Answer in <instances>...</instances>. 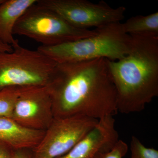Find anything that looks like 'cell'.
<instances>
[{
    "instance_id": "1",
    "label": "cell",
    "mask_w": 158,
    "mask_h": 158,
    "mask_svg": "<svg viewBox=\"0 0 158 158\" xmlns=\"http://www.w3.org/2000/svg\"><path fill=\"white\" fill-rule=\"evenodd\" d=\"M48 85L55 117L83 116L99 119L118 112L107 59L57 63Z\"/></svg>"
},
{
    "instance_id": "2",
    "label": "cell",
    "mask_w": 158,
    "mask_h": 158,
    "mask_svg": "<svg viewBox=\"0 0 158 158\" xmlns=\"http://www.w3.org/2000/svg\"><path fill=\"white\" fill-rule=\"evenodd\" d=\"M130 36L126 56L107 59L118 112L125 114L141 112L158 96V37Z\"/></svg>"
},
{
    "instance_id": "3",
    "label": "cell",
    "mask_w": 158,
    "mask_h": 158,
    "mask_svg": "<svg viewBox=\"0 0 158 158\" xmlns=\"http://www.w3.org/2000/svg\"><path fill=\"white\" fill-rule=\"evenodd\" d=\"M90 37L52 47L37 48L58 63L105 59L116 61L125 56L129 48L130 36L121 23L96 28Z\"/></svg>"
},
{
    "instance_id": "4",
    "label": "cell",
    "mask_w": 158,
    "mask_h": 158,
    "mask_svg": "<svg viewBox=\"0 0 158 158\" xmlns=\"http://www.w3.org/2000/svg\"><path fill=\"white\" fill-rule=\"evenodd\" d=\"M11 52H0V90L9 87L48 85L57 62L38 49L23 47L17 42Z\"/></svg>"
},
{
    "instance_id": "5",
    "label": "cell",
    "mask_w": 158,
    "mask_h": 158,
    "mask_svg": "<svg viewBox=\"0 0 158 158\" xmlns=\"http://www.w3.org/2000/svg\"><path fill=\"white\" fill-rule=\"evenodd\" d=\"M96 32V29L75 27L37 2L18 21L13 34L34 40L43 46L52 47L90 37Z\"/></svg>"
},
{
    "instance_id": "6",
    "label": "cell",
    "mask_w": 158,
    "mask_h": 158,
    "mask_svg": "<svg viewBox=\"0 0 158 158\" xmlns=\"http://www.w3.org/2000/svg\"><path fill=\"white\" fill-rule=\"evenodd\" d=\"M37 3L56 12L75 27L85 30L120 23L126 11L123 6L112 8L103 1L97 4L87 0H37Z\"/></svg>"
},
{
    "instance_id": "7",
    "label": "cell",
    "mask_w": 158,
    "mask_h": 158,
    "mask_svg": "<svg viewBox=\"0 0 158 158\" xmlns=\"http://www.w3.org/2000/svg\"><path fill=\"white\" fill-rule=\"evenodd\" d=\"M83 116L55 117L33 150L32 158H56L67 153L97 123Z\"/></svg>"
},
{
    "instance_id": "8",
    "label": "cell",
    "mask_w": 158,
    "mask_h": 158,
    "mask_svg": "<svg viewBox=\"0 0 158 158\" xmlns=\"http://www.w3.org/2000/svg\"><path fill=\"white\" fill-rule=\"evenodd\" d=\"M11 118L24 127L45 131L55 118L49 85L24 90L15 102Z\"/></svg>"
},
{
    "instance_id": "9",
    "label": "cell",
    "mask_w": 158,
    "mask_h": 158,
    "mask_svg": "<svg viewBox=\"0 0 158 158\" xmlns=\"http://www.w3.org/2000/svg\"><path fill=\"white\" fill-rule=\"evenodd\" d=\"M119 140L113 116H104L69 152L56 158H94L110 151Z\"/></svg>"
},
{
    "instance_id": "10",
    "label": "cell",
    "mask_w": 158,
    "mask_h": 158,
    "mask_svg": "<svg viewBox=\"0 0 158 158\" xmlns=\"http://www.w3.org/2000/svg\"><path fill=\"white\" fill-rule=\"evenodd\" d=\"M45 131L32 129L21 125L8 117H0V141L15 151L34 149Z\"/></svg>"
},
{
    "instance_id": "11",
    "label": "cell",
    "mask_w": 158,
    "mask_h": 158,
    "mask_svg": "<svg viewBox=\"0 0 158 158\" xmlns=\"http://www.w3.org/2000/svg\"><path fill=\"white\" fill-rule=\"evenodd\" d=\"M37 0H5L0 5V40L13 46L19 40L13 31L18 21Z\"/></svg>"
},
{
    "instance_id": "12",
    "label": "cell",
    "mask_w": 158,
    "mask_h": 158,
    "mask_svg": "<svg viewBox=\"0 0 158 158\" xmlns=\"http://www.w3.org/2000/svg\"><path fill=\"white\" fill-rule=\"evenodd\" d=\"M122 24L123 31L128 35L158 37V12L133 16Z\"/></svg>"
},
{
    "instance_id": "13",
    "label": "cell",
    "mask_w": 158,
    "mask_h": 158,
    "mask_svg": "<svg viewBox=\"0 0 158 158\" xmlns=\"http://www.w3.org/2000/svg\"><path fill=\"white\" fill-rule=\"evenodd\" d=\"M28 88L9 87L0 90V117L11 118L18 98Z\"/></svg>"
},
{
    "instance_id": "14",
    "label": "cell",
    "mask_w": 158,
    "mask_h": 158,
    "mask_svg": "<svg viewBox=\"0 0 158 158\" xmlns=\"http://www.w3.org/2000/svg\"><path fill=\"white\" fill-rule=\"evenodd\" d=\"M131 158H158V151L147 148L138 138L132 136L130 144Z\"/></svg>"
},
{
    "instance_id": "15",
    "label": "cell",
    "mask_w": 158,
    "mask_h": 158,
    "mask_svg": "<svg viewBox=\"0 0 158 158\" xmlns=\"http://www.w3.org/2000/svg\"><path fill=\"white\" fill-rule=\"evenodd\" d=\"M128 149L127 144L119 140L114 147L110 151L104 153H99L94 158H123Z\"/></svg>"
},
{
    "instance_id": "16",
    "label": "cell",
    "mask_w": 158,
    "mask_h": 158,
    "mask_svg": "<svg viewBox=\"0 0 158 158\" xmlns=\"http://www.w3.org/2000/svg\"><path fill=\"white\" fill-rule=\"evenodd\" d=\"M15 151L0 141V158H15Z\"/></svg>"
},
{
    "instance_id": "17",
    "label": "cell",
    "mask_w": 158,
    "mask_h": 158,
    "mask_svg": "<svg viewBox=\"0 0 158 158\" xmlns=\"http://www.w3.org/2000/svg\"><path fill=\"white\" fill-rule=\"evenodd\" d=\"M28 150L20 149L15 150V158H32V153Z\"/></svg>"
},
{
    "instance_id": "18",
    "label": "cell",
    "mask_w": 158,
    "mask_h": 158,
    "mask_svg": "<svg viewBox=\"0 0 158 158\" xmlns=\"http://www.w3.org/2000/svg\"><path fill=\"white\" fill-rule=\"evenodd\" d=\"M12 50L11 46L4 43L0 40V52H11Z\"/></svg>"
},
{
    "instance_id": "19",
    "label": "cell",
    "mask_w": 158,
    "mask_h": 158,
    "mask_svg": "<svg viewBox=\"0 0 158 158\" xmlns=\"http://www.w3.org/2000/svg\"><path fill=\"white\" fill-rule=\"evenodd\" d=\"M4 1H5V0H0V5L4 2Z\"/></svg>"
}]
</instances>
